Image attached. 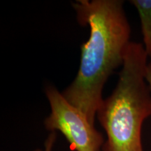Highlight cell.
<instances>
[{
	"instance_id": "obj_5",
	"label": "cell",
	"mask_w": 151,
	"mask_h": 151,
	"mask_svg": "<svg viewBox=\"0 0 151 151\" xmlns=\"http://www.w3.org/2000/svg\"><path fill=\"white\" fill-rule=\"evenodd\" d=\"M57 137L56 132H52L47 138L46 142H45V150L44 151H52L53 148L54 143L55 142ZM35 151H42L40 149H37Z\"/></svg>"
},
{
	"instance_id": "obj_3",
	"label": "cell",
	"mask_w": 151,
	"mask_h": 151,
	"mask_svg": "<svg viewBox=\"0 0 151 151\" xmlns=\"http://www.w3.org/2000/svg\"><path fill=\"white\" fill-rule=\"evenodd\" d=\"M50 112L44 121L49 131H59L67 139L70 148L76 151H100L104 143L103 135L86 116L70 104L54 86L46 88Z\"/></svg>"
},
{
	"instance_id": "obj_1",
	"label": "cell",
	"mask_w": 151,
	"mask_h": 151,
	"mask_svg": "<svg viewBox=\"0 0 151 151\" xmlns=\"http://www.w3.org/2000/svg\"><path fill=\"white\" fill-rule=\"evenodd\" d=\"M122 0H77L72 3L81 26L90 27L81 46V63L74 80L62 92L64 97L94 125L103 101L102 91L113 71L123 65L131 28Z\"/></svg>"
},
{
	"instance_id": "obj_4",
	"label": "cell",
	"mask_w": 151,
	"mask_h": 151,
	"mask_svg": "<svg viewBox=\"0 0 151 151\" xmlns=\"http://www.w3.org/2000/svg\"><path fill=\"white\" fill-rule=\"evenodd\" d=\"M130 3L138 11L141 24L143 47L151 59V0H132Z\"/></svg>"
},
{
	"instance_id": "obj_2",
	"label": "cell",
	"mask_w": 151,
	"mask_h": 151,
	"mask_svg": "<svg viewBox=\"0 0 151 151\" xmlns=\"http://www.w3.org/2000/svg\"><path fill=\"white\" fill-rule=\"evenodd\" d=\"M148 58L142 43L130 41L117 86L97 112L107 137L103 151H143L141 128L151 116V92L145 77Z\"/></svg>"
},
{
	"instance_id": "obj_6",
	"label": "cell",
	"mask_w": 151,
	"mask_h": 151,
	"mask_svg": "<svg viewBox=\"0 0 151 151\" xmlns=\"http://www.w3.org/2000/svg\"><path fill=\"white\" fill-rule=\"evenodd\" d=\"M145 77H146V81L149 87V89L151 92V60L147 64Z\"/></svg>"
}]
</instances>
